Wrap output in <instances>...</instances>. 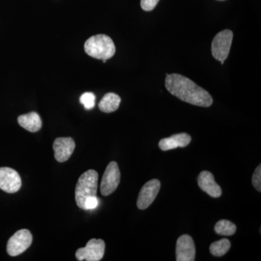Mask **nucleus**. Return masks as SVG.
<instances>
[{"mask_svg": "<svg viewBox=\"0 0 261 261\" xmlns=\"http://www.w3.org/2000/svg\"><path fill=\"white\" fill-rule=\"evenodd\" d=\"M98 173L94 170H89L79 178L75 186V202L83 209L84 202L91 196H97Z\"/></svg>", "mask_w": 261, "mask_h": 261, "instance_id": "3", "label": "nucleus"}, {"mask_svg": "<svg viewBox=\"0 0 261 261\" xmlns=\"http://www.w3.org/2000/svg\"><path fill=\"white\" fill-rule=\"evenodd\" d=\"M106 244L102 240L92 239L86 247L77 250L75 257L78 260L99 261L104 256Z\"/></svg>", "mask_w": 261, "mask_h": 261, "instance_id": "6", "label": "nucleus"}, {"mask_svg": "<svg viewBox=\"0 0 261 261\" xmlns=\"http://www.w3.org/2000/svg\"><path fill=\"white\" fill-rule=\"evenodd\" d=\"M99 205V199L97 196H91L84 202V210H93Z\"/></svg>", "mask_w": 261, "mask_h": 261, "instance_id": "20", "label": "nucleus"}, {"mask_svg": "<svg viewBox=\"0 0 261 261\" xmlns=\"http://www.w3.org/2000/svg\"><path fill=\"white\" fill-rule=\"evenodd\" d=\"M18 122L20 126L33 133L40 130L42 126L40 116L35 112L21 115L18 117Z\"/></svg>", "mask_w": 261, "mask_h": 261, "instance_id": "14", "label": "nucleus"}, {"mask_svg": "<svg viewBox=\"0 0 261 261\" xmlns=\"http://www.w3.org/2000/svg\"><path fill=\"white\" fill-rule=\"evenodd\" d=\"M32 240V233L28 229L19 230L8 240L7 252L10 256H18L31 246Z\"/></svg>", "mask_w": 261, "mask_h": 261, "instance_id": "5", "label": "nucleus"}, {"mask_svg": "<svg viewBox=\"0 0 261 261\" xmlns=\"http://www.w3.org/2000/svg\"><path fill=\"white\" fill-rule=\"evenodd\" d=\"M191 140V137L188 134H176L168 138L162 139L160 141L159 147L163 151L170 150L177 147H185L190 143Z\"/></svg>", "mask_w": 261, "mask_h": 261, "instance_id": "13", "label": "nucleus"}, {"mask_svg": "<svg viewBox=\"0 0 261 261\" xmlns=\"http://www.w3.org/2000/svg\"><path fill=\"white\" fill-rule=\"evenodd\" d=\"M198 186L202 191L215 198L221 197L222 194L221 187L215 181L214 175L207 171H202L199 174Z\"/></svg>", "mask_w": 261, "mask_h": 261, "instance_id": "12", "label": "nucleus"}, {"mask_svg": "<svg viewBox=\"0 0 261 261\" xmlns=\"http://www.w3.org/2000/svg\"><path fill=\"white\" fill-rule=\"evenodd\" d=\"M165 85L168 92L173 96L194 106L207 108L210 107L214 102L207 91L199 87L190 79L178 73L166 74Z\"/></svg>", "mask_w": 261, "mask_h": 261, "instance_id": "1", "label": "nucleus"}, {"mask_svg": "<svg viewBox=\"0 0 261 261\" xmlns=\"http://www.w3.org/2000/svg\"><path fill=\"white\" fill-rule=\"evenodd\" d=\"M219 1H223V0H219Z\"/></svg>", "mask_w": 261, "mask_h": 261, "instance_id": "22", "label": "nucleus"}, {"mask_svg": "<svg viewBox=\"0 0 261 261\" xmlns=\"http://www.w3.org/2000/svg\"><path fill=\"white\" fill-rule=\"evenodd\" d=\"M95 95L92 92H85L81 96L80 102L85 108V109H92L95 106Z\"/></svg>", "mask_w": 261, "mask_h": 261, "instance_id": "18", "label": "nucleus"}, {"mask_svg": "<svg viewBox=\"0 0 261 261\" xmlns=\"http://www.w3.org/2000/svg\"><path fill=\"white\" fill-rule=\"evenodd\" d=\"M176 256L177 261L195 260V246L190 235L184 234L176 242Z\"/></svg>", "mask_w": 261, "mask_h": 261, "instance_id": "10", "label": "nucleus"}, {"mask_svg": "<svg viewBox=\"0 0 261 261\" xmlns=\"http://www.w3.org/2000/svg\"><path fill=\"white\" fill-rule=\"evenodd\" d=\"M84 50L92 58L107 61L114 56L116 47L111 37L98 34L87 40L84 44Z\"/></svg>", "mask_w": 261, "mask_h": 261, "instance_id": "2", "label": "nucleus"}, {"mask_svg": "<svg viewBox=\"0 0 261 261\" xmlns=\"http://www.w3.org/2000/svg\"><path fill=\"white\" fill-rule=\"evenodd\" d=\"M230 247H231V243H230L229 240L227 239H222V240L211 244V253L214 256H223L229 250Z\"/></svg>", "mask_w": 261, "mask_h": 261, "instance_id": "17", "label": "nucleus"}, {"mask_svg": "<svg viewBox=\"0 0 261 261\" xmlns=\"http://www.w3.org/2000/svg\"><path fill=\"white\" fill-rule=\"evenodd\" d=\"M121 97L118 94L108 93L104 96L99 103V108L102 112L110 113L114 112L119 108Z\"/></svg>", "mask_w": 261, "mask_h": 261, "instance_id": "15", "label": "nucleus"}, {"mask_svg": "<svg viewBox=\"0 0 261 261\" xmlns=\"http://www.w3.org/2000/svg\"><path fill=\"white\" fill-rule=\"evenodd\" d=\"M159 0H141V7L145 11H151L155 8Z\"/></svg>", "mask_w": 261, "mask_h": 261, "instance_id": "21", "label": "nucleus"}, {"mask_svg": "<svg viewBox=\"0 0 261 261\" xmlns=\"http://www.w3.org/2000/svg\"><path fill=\"white\" fill-rule=\"evenodd\" d=\"M121 180V173L118 163L111 162L106 168L101 181L100 192L103 196L111 195L118 188Z\"/></svg>", "mask_w": 261, "mask_h": 261, "instance_id": "7", "label": "nucleus"}, {"mask_svg": "<svg viewBox=\"0 0 261 261\" xmlns=\"http://www.w3.org/2000/svg\"><path fill=\"white\" fill-rule=\"evenodd\" d=\"M161 189V182L159 179H152L141 189L137 199V205L140 210H145L155 200Z\"/></svg>", "mask_w": 261, "mask_h": 261, "instance_id": "8", "label": "nucleus"}, {"mask_svg": "<svg viewBox=\"0 0 261 261\" xmlns=\"http://www.w3.org/2000/svg\"><path fill=\"white\" fill-rule=\"evenodd\" d=\"M233 39V32L230 30L221 31L216 34L211 44V53L215 59L224 61L229 54Z\"/></svg>", "mask_w": 261, "mask_h": 261, "instance_id": "4", "label": "nucleus"}, {"mask_svg": "<svg viewBox=\"0 0 261 261\" xmlns=\"http://www.w3.org/2000/svg\"><path fill=\"white\" fill-rule=\"evenodd\" d=\"M252 183L257 191L261 192V165L255 169V172L252 175Z\"/></svg>", "mask_w": 261, "mask_h": 261, "instance_id": "19", "label": "nucleus"}, {"mask_svg": "<svg viewBox=\"0 0 261 261\" xmlns=\"http://www.w3.org/2000/svg\"><path fill=\"white\" fill-rule=\"evenodd\" d=\"M237 231L234 224L228 220H220L215 226V231L219 235L223 236H231Z\"/></svg>", "mask_w": 261, "mask_h": 261, "instance_id": "16", "label": "nucleus"}, {"mask_svg": "<svg viewBox=\"0 0 261 261\" xmlns=\"http://www.w3.org/2000/svg\"><path fill=\"white\" fill-rule=\"evenodd\" d=\"M75 144L71 137H60L55 140L53 149L55 158L58 162L63 163L68 161L74 151Z\"/></svg>", "mask_w": 261, "mask_h": 261, "instance_id": "11", "label": "nucleus"}, {"mask_svg": "<svg viewBox=\"0 0 261 261\" xmlns=\"http://www.w3.org/2000/svg\"><path fill=\"white\" fill-rule=\"evenodd\" d=\"M22 182L18 173L13 168H0V189L7 193H15L21 187Z\"/></svg>", "mask_w": 261, "mask_h": 261, "instance_id": "9", "label": "nucleus"}]
</instances>
